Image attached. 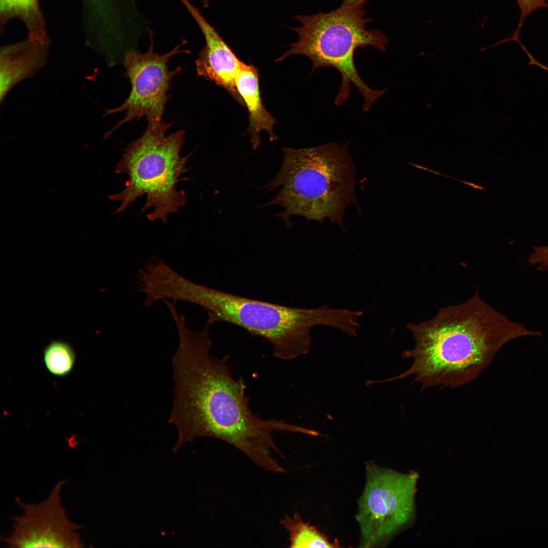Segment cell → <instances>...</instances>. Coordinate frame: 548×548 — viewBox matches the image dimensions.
Returning <instances> with one entry per match:
<instances>
[{"label": "cell", "mask_w": 548, "mask_h": 548, "mask_svg": "<svg viewBox=\"0 0 548 548\" xmlns=\"http://www.w3.org/2000/svg\"><path fill=\"white\" fill-rule=\"evenodd\" d=\"M179 345L172 358L173 404L168 423L178 438L174 453L199 437L229 443L260 468L273 473L285 469L272 456L283 457L272 437L275 431L307 434V428L276 419H263L250 408L243 378L232 375L229 357H212L213 342L206 323L200 331L187 327L183 314L173 319Z\"/></svg>", "instance_id": "6da1fadb"}, {"label": "cell", "mask_w": 548, "mask_h": 548, "mask_svg": "<svg viewBox=\"0 0 548 548\" xmlns=\"http://www.w3.org/2000/svg\"><path fill=\"white\" fill-rule=\"evenodd\" d=\"M406 328L414 347L402 354L413 360L402 373L384 383L414 376L423 390L434 387L454 388L477 378L507 342L524 336H542L540 332L507 318L480 297L440 309L431 319Z\"/></svg>", "instance_id": "7a4b0ae2"}, {"label": "cell", "mask_w": 548, "mask_h": 548, "mask_svg": "<svg viewBox=\"0 0 548 548\" xmlns=\"http://www.w3.org/2000/svg\"><path fill=\"white\" fill-rule=\"evenodd\" d=\"M280 169L263 188L266 192L279 188L271 200L262 207L278 205L284 209L277 214L286 224L293 216L322 223L329 218L344 230L346 207H358L355 194V167L348 143H336L295 149L283 148ZM359 209V208H358Z\"/></svg>", "instance_id": "3957f363"}, {"label": "cell", "mask_w": 548, "mask_h": 548, "mask_svg": "<svg viewBox=\"0 0 548 548\" xmlns=\"http://www.w3.org/2000/svg\"><path fill=\"white\" fill-rule=\"evenodd\" d=\"M184 298L185 301L207 311V323L231 324L262 337L271 345L273 355L284 360L309 352L313 327L323 325L341 330L348 319L344 309L328 305L311 309L287 306L233 295L193 282L186 287Z\"/></svg>", "instance_id": "277c9868"}, {"label": "cell", "mask_w": 548, "mask_h": 548, "mask_svg": "<svg viewBox=\"0 0 548 548\" xmlns=\"http://www.w3.org/2000/svg\"><path fill=\"white\" fill-rule=\"evenodd\" d=\"M366 0L353 5L341 6L328 13L312 15H297L294 18L301 25L291 28L298 36V41L276 60L299 54L312 62L311 73L320 67H332L339 73L341 83L335 99L336 105H341L350 96L351 84L358 90L364 100L363 110H369L387 89L374 90L362 79L356 66V50L371 46L385 51L388 43L387 36L378 29L368 30L366 24L370 20L364 18L363 6Z\"/></svg>", "instance_id": "5b68a950"}, {"label": "cell", "mask_w": 548, "mask_h": 548, "mask_svg": "<svg viewBox=\"0 0 548 548\" xmlns=\"http://www.w3.org/2000/svg\"><path fill=\"white\" fill-rule=\"evenodd\" d=\"M171 125L162 120L148 121L143 134L126 148L115 170L116 174L127 175L125 188L108 196L111 200L120 203L114 214L123 212L136 199L146 195L141 212L151 210L147 215L149 220H161L165 223L169 214L186 204V194L183 190L178 191L176 185L187 170L185 166L191 153L180 156L185 131L180 130L166 135Z\"/></svg>", "instance_id": "8992f818"}, {"label": "cell", "mask_w": 548, "mask_h": 548, "mask_svg": "<svg viewBox=\"0 0 548 548\" xmlns=\"http://www.w3.org/2000/svg\"><path fill=\"white\" fill-rule=\"evenodd\" d=\"M366 474L356 515L359 546H385L413 523L418 474L401 473L373 463L367 464Z\"/></svg>", "instance_id": "52a82bcc"}, {"label": "cell", "mask_w": 548, "mask_h": 548, "mask_svg": "<svg viewBox=\"0 0 548 548\" xmlns=\"http://www.w3.org/2000/svg\"><path fill=\"white\" fill-rule=\"evenodd\" d=\"M150 36L151 42L147 52L142 53L129 50L124 56V77L128 79L131 90L123 103L114 109L107 110L105 116L123 112L125 117L105 134V139L124 124L133 120L143 117L148 121L162 120L165 105L169 98L168 92L171 82L182 69L178 66L170 71L168 62L173 56L189 52L181 49L182 43L167 53H158L154 50L153 34L150 32Z\"/></svg>", "instance_id": "ba28073f"}, {"label": "cell", "mask_w": 548, "mask_h": 548, "mask_svg": "<svg viewBox=\"0 0 548 548\" xmlns=\"http://www.w3.org/2000/svg\"><path fill=\"white\" fill-rule=\"evenodd\" d=\"M66 481L58 482L40 503L27 504L16 497L23 513L12 518L13 530L2 541L9 547H84L77 532L82 526L68 519L61 503V489Z\"/></svg>", "instance_id": "9c48e42d"}, {"label": "cell", "mask_w": 548, "mask_h": 548, "mask_svg": "<svg viewBox=\"0 0 548 548\" xmlns=\"http://www.w3.org/2000/svg\"><path fill=\"white\" fill-rule=\"evenodd\" d=\"M199 26L205 46L195 61L198 76L225 89L241 106L245 104L235 85V78L243 62L188 0H180Z\"/></svg>", "instance_id": "30bf717a"}, {"label": "cell", "mask_w": 548, "mask_h": 548, "mask_svg": "<svg viewBox=\"0 0 548 548\" xmlns=\"http://www.w3.org/2000/svg\"><path fill=\"white\" fill-rule=\"evenodd\" d=\"M49 42L27 38L5 46L0 51V101L18 83L30 78L47 62Z\"/></svg>", "instance_id": "8fae6325"}, {"label": "cell", "mask_w": 548, "mask_h": 548, "mask_svg": "<svg viewBox=\"0 0 548 548\" xmlns=\"http://www.w3.org/2000/svg\"><path fill=\"white\" fill-rule=\"evenodd\" d=\"M235 85L248 110L249 124L247 132L250 136L253 149L259 146L262 131L268 133L271 141L276 140L277 137L273 132L276 119L263 105L258 69L252 64L243 62L236 75Z\"/></svg>", "instance_id": "7c38bea8"}, {"label": "cell", "mask_w": 548, "mask_h": 548, "mask_svg": "<svg viewBox=\"0 0 548 548\" xmlns=\"http://www.w3.org/2000/svg\"><path fill=\"white\" fill-rule=\"evenodd\" d=\"M2 20L12 18L23 21L28 31V38L48 41L44 20L38 0H0Z\"/></svg>", "instance_id": "4fadbf2b"}, {"label": "cell", "mask_w": 548, "mask_h": 548, "mask_svg": "<svg viewBox=\"0 0 548 548\" xmlns=\"http://www.w3.org/2000/svg\"><path fill=\"white\" fill-rule=\"evenodd\" d=\"M280 525L288 533L290 547H337V541L331 542L318 529L305 522L298 512L283 518Z\"/></svg>", "instance_id": "5bb4252c"}, {"label": "cell", "mask_w": 548, "mask_h": 548, "mask_svg": "<svg viewBox=\"0 0 548 548\" xmlns=\"http://www.w3.org/2000/svg\"><path fill=\"white\" fill-rule=\"evenodd\" d=\"M45 365L52 374L64 376L73 369L76 362V354L67 342L52 340L43 351Z\"/></svg>", "instance_id": "9a60e30c"}, {"label": "cell", "mask_w": 548, "mask_h": 548, "mask_svg": "<svg viewBox=\"0 0 548 548\" xmlns=\"http://www.w3.org/2000/svg\"><path fill=\"white\" fill-rule=\"evenodd\" d=\"M520 10V19L518 27L510 40H519V32L525 19L534 11L541 8H548V0H515Z\"/></svg>", "instance_id": "2e32d148"}, {"label": "cell", "mask_w": 548, "mask_h": 548, "mask_svg": "<svg viewBox=\"0 0 548 548\" xmlns=\"http://www.w3.org/2000/svg\"><path fill=\"white\" fill-rule=\"evenodd\" d=\"M533 256L539 269L542 271H548V245L535 247Z\"/></svg>", "instance_id": "e0dca14e"}, {"label": "cell", "mask_w": 548, "mask_h": 548, "mask_svg": "<svg viewBox=\"0 0 548 548\" xmlns=\"http://www.w3.org/2000/svg\"><path fill=\"white\" fill-rule=\"evenodd\" d=\"M448 178H452L453 179H454L455 180L459 181L461 183H463L464 184L470 186L472 187V188H473L474 189H479V190H487V189L485 188V187H483L482 186L476 185V184H475L474 183H470V182L462 181V180H459V179H456V178L451 177L450 176H448Z\"/></svg>", "instance_id": "ac0fdd59"}, {"label": "cell", "mask_w": 548, "mask_h": 548, "mask_svg": "<svg viewBox=\"0 0 548 548\" xmlns=\"http://www.w3.org/2000/svg\"><path fill=\"white\" fill-rule=\"evenodd\" d=\"M362 1V0H343V3L342 4L345 5H351L357 4Z\"/></svg>", "instance_id": "d6986e66"}, {"label": "cell", "mask_w": 548, "mask_h": 548, "mask_svg": "<svg viewBox=\"0 0 548 548\" xmlns=\"http://www.w3.org/2000/svg\"><path fill=\"white\" fill-rule=\"evenodd\" d=\"M210 0H202V4L204 8H207L209 6V2Z\"/></svg>", "instance_id": "ffe728a7"}]
</instances>
